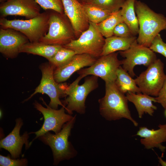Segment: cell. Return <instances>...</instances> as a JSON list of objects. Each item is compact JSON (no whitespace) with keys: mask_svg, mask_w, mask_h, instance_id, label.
Returning <instances> with one entry per match:
<instances>
[{"mask_svg":"<svg viewBox=\"0 0 166 166\" xmlns=\"http://www.w3.org/2000/svg\"><path fill=\"white\" fill-rule=\"evenodd\" d=\"M136 0H126L121 9L124 22L129 28L134 36L138 34L139 28L138 19L135 14Z\"/></svg>","mask_w":166,"mask_h":166,"instance_id":"obj_22","label":"cell"},{"mask_svg":"<svg viewBox=\"0 0 166 166\" xmlns=\"http://www.w3.org/2000/svg\"><path fill=\"white\" fill-rule=\"evenodd\" d=\"M122 22L124 21L120 9L112 13L104 20L96 24L100 32L106 38L113 36V30L116 26Z\"/></svg>","mask_w":166,"mask_h":166,"instance_id":"obj_24","label":"cell"},{"mask_svg":"<svg viewBox=\"0 0 166 166\" xmlns=\"http://www.w3.org/2000/svg\"><path fill=\"white\" fill-rule=\"evenodd\" d=\"M136 39V36L121 37L113 35L106 38L101 56L118 51L126 50Z\"/></svg>","mask_w":166,"mask_h":166,"instance_id":"obj_21","label":"cell"},{"mask_svg":"<svg viewBox=\"0 0 166 166\" xmlns=\"http://www.w3.org/2000/svg\"><path fill=\"white\" fill-rule=\"evenodd\" d=\"M49 17V12L46 11L26 20L0 18V28L13 29L24 35L30 42H38L48 31Z\"/></svg>","mask_w":166,"mask_h":166,"instance_id":"obj_5","label":"cell"},{"mask_svg":"<svg viewBox=\"0 0 166 166\" xmlns=\"http://www.w3.org/2000/svg\"><path fill=\"white\" fill-rule=\"evenodd\" d=\"M115 82L120 90L124 94L128 92L135 93H141L135 80L121 66L117 71Z\"/></svg>","mask_w":166,"mask_h":166,"instance_id":"obj_23","label":"cell"},{"mask_svg":"<svg viewBox=\"0 0 166 166\" xmlns=\"http://www.w3.org/2000/svg\"><path fill=\"white\" fill-rule=\"evenodd\" d=\"M39 68L42 73L40 83L35 89L34 92L23 102L28 101L37 93L45 94L50 99L48 105L50 107L57 109L59 105H61L66 110V107L60 98L65 97V90L67 85L56 82L53 77L55 69L49 62L42 64Z\"/></svg>","mask_w":166,"mask_h":166,"instance_id":"obj_6","label":"cell"},{"mask_svg":"<svg viewBox=\"0 0 166 166\" xmlns=\"http://www.w3.org/2000/svg\"><path fill=\"white\" fill-rule=\"evenodd\" d=\"M118 53L115 52L101 56L92 65L88 68L80 69L77 73L84 77L93 75L100 77L105 82H115L117 71L122 65V60L118 59Z\"/></svg>","mask_w":166,"mask_h":166,"instance_id":"obj_11","label":"cell"},{"mask_svg":"<svg viewBox=\"0 0 166 166\" xmlns=\"http://www.w3.org/2000/svg\"><path fill=\"white\" fill-rule=\"evenodd\" d=\"M113 35L121 37L134 36L128 27L124 22L120 23L116 26L113 30Z\"/></svg>","mask_w":166,"mask_h":166,"instance_id":"obj_31","label":"cell"},{"mask_svg":"<svg viewBox=\"0 0 166 166\" xmlns=\"http://www.w3.org/2000/svg\"><path fill=\"white\" fill-rule=\"evenodd\" d=\"M105 38L97 24L89 22L88 28L77 39H72L62 46L73 50L76 54H87L96 58L101 56Z\"/></svg>","mask_w":166,"mask_h":166,"instance_id":"obj_7","label":"cell"},{"mask_svg":"<svg viewBox=\"0 0 166 166\" xmlns=\"http://www.w3.org/2000/svg\"><path fill=\"white\" fill-rule=\"evenodd\" d=\"M45 10H51L61 14H64V7L61 0H34Z\"/></svg>","mask_w":166,"mask_h":166,"instance_id":"obj_28","label":"cell"},{"mask_svg":"<svg viewBox=\"0 0 166 166\" xmlns=\"http://www.w3.org/2000/svg\"><path fill=\"white\" fill-rule=\"evenodd\" d=\"M164 153H162V155L161 157H159L158 156V159L159 163L163 166H166V161H164L162 159V157L163 156Z\"/></svg>","mask_w":166,"mask_h":166,"instance_id":"obj_33","label":"cell"},{"mask_svg":"<svg viewBox=\"0 0 166 166\" xmlns=\"http://www.w3.org/2000/svg\"><path fill=\"white\" fill-rule=\"evenodd\" d=\"M164 109H165L164 114L165 116L166 117V107Z\"/></svg>","mask_w":166,"mask_h":166,"instance_id":"obj_34","label":"cell"},{"mask_svg":"<svg viewBox=\"0 0 166 166\" xmlns=\"http://www.w3.org/2000/svg\"><path fill=\"white\" fill-rule=\"evenodd\" d=\"M11 155L5 156L0 155V166H26L28 165V161L25 158L19 159H13Z\"/></svg>","mask_w":166,"mask_h":166,"instance_id":"obj_29","label":"cell"},{"mask_svg":"<svg viewBox=\"0 0 166 166\" xmlns=\"http://www.w3.org/2000/svg\"><path fill=\"white\" fill-rule=\"evenodd\" d=\"M23 34L10 28L0 29V52L8 58L16 57L21 47L29 42Z\"/></svg>","mask_w":166,"mask_h":166,"instance_id":"obj_15","label":"cell"},{"mask_svg":"<svg viewBox=\"0 0 166 166\" xmlns=\"http://www.w3.org/2000/svg\"><path fill=\"white\" fill-rule=\"evenodd\" d=\"M41 99L46 107L43 106L36 100L33 103V105L34 108L43 115L44 122L39 130L29 133V134H35L36 135L35 137L30 142V146L35 139L48 132L52 131L55 133L59 132L65 124L73 117L71 114L66 113L64 107H62L59 109H53L46 103L43 98H41Z\"/></svg>","mask_w":166,"mask_h":166,"instance_id":"obj_9","label":"cell"},{"mask_svg":"<svg viewBox=\"0 0 166 166\" xmlns=\"http://www.w3.org/2000/svg\"><path fill=\"white\" fill-rule=\"evenodd\" d=\"M41 7L34 0H6L1 3L0 17L16 15L30 19L40 14Z\"/></svg>","mask_w":166,"mask_h":166,"instance_id":"obj_13","label":"cell"},{"mask_svg":"<svg viewBox=\"0 0 166 166\" xmlns=\"http://www.w3.org/2000/svg\"><path fill=\"white\" fill-rule=\"evenodd\" d=\"M97 77L91 75L87 77L81 85L79 83L84 77L81 75L71 84L67 85L65 90L66 96L64 101L66 110L72 114L73 111L80 114L85 112V101L88 95L98 86Z\"/></svg>","mask_w":166,"mask_h":166,"instance_id":"obj_4","label":"cell"},{"mask_svg":"<svg viewBox=\"0 0 166 166\" xmlns=\"http://www.w3.org/2000/svg\"><path fill=\"white\" fill-rule=\"evenodd\" d=\"M105 94L98 100L101 116L109 121L122 118L131 121L135 126L138 123L132 117L128 105V100L115 82H105Z\"/></svg>","mask_w":166,"mask_h":166,"instance_id":"obj_1","label":"cell"},{"mask_svg":"<svg viewBox=\"0 0 166 166\" xmlns=\"http://www.w3.org/2000/svg\"><path fill=\"white\" fill-rule=\"evenodd\" d=\"M76 115L63 125L61 131L53 134L48 132L38 138L51 148L53 157V165H57L62 161L75 157L77 152L68 140L75 121Z\"/></svg>","mask_w":166,"mask_h":166,"instance_id":"obj_3","label":"cell"},{"mask_svg":"<svg viewBox=\"0 0 166 166\" xmlns=\"http://www.w3.org/2000/svg\"><path fill=\"white\" fill-rule=\"evenodd\" d=\"M61 0L64 13L69 20L74 34L80 35L89 26L82 4L77 0Z\"/></svg>","mask_w":166,"mask_h":166,"instance_id":"obj_16","label":"cell"},{"mask_svg":"<svg viewBox=\"0 0 166 166\" xmlns=\"http://www.w3.org/2000/svg\"><path fill=\"white\" fill-rule=\"evenodd\" d=\"M49 14L48 31L39 42L62 46L69 43L73 39L74 33L66 15L54 10Z\"/></svg>","mask_w":166,"mask_h":166,"instance_id":"obj_8","label":"cell"},{"mask_svg":"<svg viewBox=\"0 0 166 166\" xmlns=\"http://www.w3.org/2000/svg\"><path fill=\"white\" fill-rule=\"evenodd\" d=\"M126 0H89L87 3L111 13L121 8Z\"/></svg>","mask_w":166,"mask_h":166,"instance_id":"obj_27","label":"cell"},{"mask_svg":"<svg viewBox=\"0 0 166 166\" xmlns=\"http://www.w3.org/2000/svg\"><path fill=\"white\" fill-rule=\"evenodd\" d=\"M82 4L89 22L96 24L104 20L112 13L88 3Z\"/></svg>","mask_w":166,"mask_h":166,"instance_id":"obj_25","label":"cell"},{"mask_svg":"<svg viewBox=\"0 0 166 166\" xmlns=\"http://www.w3.org/2000/svg\"><path fill=\"white\" fill-rule=\"evenodd\" d=\"M97 59L87 54H76L68 63L54 70V79L58 83L65 81L75 72L92 65Z\"/></svg>","mask_w":166,"mask_h":166,"instance_id":"obj_17","label":"cell"},{"mask_svg":"<svg viewBox=\"0 0 166 166\" xmlns=\"http://www.w3.org/2000/svg\"><path fill=\"white\" fill-rule=\"evenodd\" d=\"M135 80L141 92L149 96L157 97L163 85L166 75L164 64L157 59Z\"/></svg>","mask_w":166,"mask_h":166,"instance_id":"obj_10","label":"cell"},{"mask_svg":"<svg viewBox=\"0 0 166 166\" xmlns=\"http://www.w3.org/2000/svg\"><path fill=\"white\" fill-rule=\"evenodd\" d=\"M126 96L128 101L134 105L140 118L144 113L152 116L154 111L157 109L152 103L153 102H156L155 98L150 96L141 93H135L128 92L126 93Z\"/></svg>","mask_w":166,"mask_h":166,"instance_id":"obj_19","label":"cell"},{"mask_svg":"<svg viewBox=\"0 0 166 166\" xmlns=\"http://www.w3.org/2000/svg\"><path fill=\"white\" fill-rule=\"evenodd\" d=\"M149 48L153 52L160 53L166 58V43L163 41L160 34L153 39Z\"/></svg>","mask_w":166,"mask_h":166,"instance_id":"obj_30","label":"cell"},{"mask_svg":"<svg viewBox=\"0 0 166 166\" xmlns=\"http://www.w3.org/2000/svg\"><path fill=\"white\" fill-rule=\"evenodd\" d=\"M6 1V0H0V2H1V3H2Z\"/></svg>","mask_w":166,"mask_h":166,"instance_id":"obj_35","label":"cell"},{"mask_svg":"<svg viewBox=\"0 0 166 166\" xmlns=\"http://www.w3.org/2000/svg\"><path fill=\"white\" fill-rule=\"evenodd\" d=\"M119 53L125 58L122 60V67L132 77L135 75L133 71L135 66L143 65L148 67L157 59L154 52L149 48L139 44L136 39L128 49L119 51Z\"/></svg>","mask_w":166,"mask_h":166,"instance_id":"obj_12","label":"cell"},{"mask_svg":"<svg viewBox=\"0 0 166 166\" xmlns=\"http://www.w3.org/2000/svg\"><path fill=\"white\" fill-rule=\"evenodd\" d=\"M23 124V121L21 118H16L15 125L13 130L6 137L0 141V148L8 151L12 158H19L24 144L26 150L30 146L28 140L29 133L26 131L22 135H20V130Z\"/></svg>","mask_w":166,"mask_h":166,"instance_id":"obj_14","label":"cell"},{"mask_svg":"<svg viewBox=\"0 0 166 166\" xmlns=\"http://www.w3.org/2000/svg\"><path fill=\"white\" fill-rule=\"evenodd\" d=\"M157 129H149L145 127H140L136 135L142 138L140 140L141 144L147 149L156 148L162 152L166 147L162 144L166 141V124H160Z\"/></svg>","mask_w":166,"mask_h":166,"instance_id":"obj_18","label":"cell"},{"mask_svg":"<svg viewBox=\"0 0 166 166\" xmlns=\"http://www.w3.org/2000/svg\"><path fill=\"white\" fill-rule=\"evenodd\" d=\"M62 46L47 44L40 42L25 44L20 48L19 53H26L42 56L48 60L52 57Z\"/></svg>","mask_w":166,"mask_h":166,"instance_id":"obj_20","label":"cell"},{"mask_svg":"<svg viewBox=\"0 0 166 166\" xmlns=\"http://www.w3.org/2000/svg\"><path fill=\"white\" fill-rule=\"evenodd\" d=\"M135 9L139 28L136 41L139 44L149 48L154 37L161 31L166 30V18L140 1L136 0Z\"/></svg>","mask_w":166,"mask_h":166,"instance_id":"obj_2","label":"cell"},{"mask_svg":"<svg viewBox=\"0 0 166 166\" xmlns=\"http://www.w3.org/2000/svg\"><path fill=\"white\" fill-rule=\"evenodd\" d=\"M75 54L76 53L73 50L62 46L48 60L55 69L68 63Z\"/></svg>","mask_w":166,"mask_h":166,"instance_id":"obj_26","label":"cell"},{"mask_svg":"<svg viewBox=\"0 0 166 166\" xmlns=\"http://www.w3.org/2000/svg\"><path fill=\"white\" fill-rule=\"evenodd\" d=\"M155 98L156 102L160 104L164 109L166 107V76L163 86Z\"/></svg>","mask_w":166,"mask_h":166,"instance_id":"obj_32","label":"cell"}]
</instances>
